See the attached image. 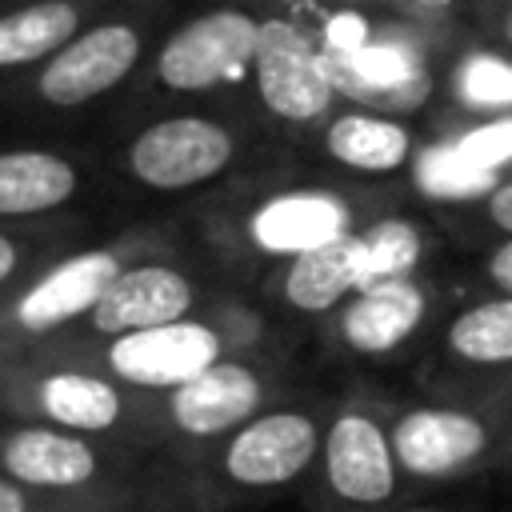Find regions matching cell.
Instances as JSON below:
<instances>
[{
	"label": "cell",
	"mask_w": 512,
	"mask_h": 512,
	"mask_svg": "<svg viewBox=\"0 0 512 512\" xmlns=\"http://www.w3.org/2000/svg\"><path fill=\"white\" fill-rule=\"evenodd\" d=\"M260 20L240 8H212L180 24L156 56V72L176 92H204L232 84L252 68Z\"/></svg>",
	"instance_id": "1"
},
{
	"label": "cell",
	"mask_w": 512,
	"mask_h": 512,
	"mask_svg": "<svg viewBox=\"0 0 512 512\" xmlns=\"http://www.w3.org/2000/svg\"><path fill=\"white\" fill-rule=\"evenodd\" d=\"M252 76L260 100L280 120H316L332 104V72L324 48H316L296 24L288 20H260Z\"/></svg>",
	"instance_id": "2"
},
{
	"label": "cell",
	"mask_w": 512,
	"mask_h": 512,
	"mask_svg": "<svg viewBox=\"0 0 512 512\" xmlns=\"http://www.w3.org/2000/svg\"><path fill=\"white\" fill-rule=\"evenodd\" d=\"M232 160V136L204 116H172L132 140L128 164L152 188H188L212 180Z\"/></svg>",
	"instance_id": "3"
},
{
	"label": "cell",
	"mask_w": 512,
	"mask_h": 512,
	"mask_svg": "<svg viewBox=\"0 0 512 512\" xmlns=\"http://www.w3.org/2000/svg\"><path fill=\"white\" fill-rule=\"evenodd\" d=\"M140 60V32L132 24H96L56 48L40 72V96L56 108L96 100L116 88Z\"/></svg>",
	"instance_id": "4"
},
{
	"label": "cell",
	"mask_w": 512,
	"mask_h": 512,
	"mask_svg": "<svg viewBox=\"0 0 512 512\" xmlns=\"http://www.w3.org/2000/svg\"><path fill=\"white\" fill-rule=\"evenodd\" d=\"M216 332L188 320H168L152 328L124 332L112 344V368L144 388H176L216 364Z\"/></svg>",
	"instance_id": "5"
},
{
	"label": "cell",
	"mask_w": 512,
	"mask_h": 512,
	"mask_svg": "<svg viewBox=\"0 0 512 512\" xmlns=\"http://www.w3.org/2000/svg\"><path fill=\"white\" fill-rule=\"evenodd\" d=\"M336 92L352 100H368L380 108H412L420 104L428 80L412 48L368 40L356 52H324Z\"/></svg>",
	"instance_id": "6"
},
{
	"label": "cell",
	"mask_w": 512,
	"mask_h": 512,
	"mask_svg": "<svg viewBox=\"0 0 512 512\" xmlns=\"http://www.w3.org/2000/svg\"><path fill=\"white\" fill-rule=\"evenodd\" d=\"M316 452V428L300 412H272L248 424L228 448V472L240 484H284Z\"/></svg>",
	"instance_id": "7"
},
{
	"label": "cell",
	"mask_w": 512,
	"mask_h": 512,
	"mask_svg": "<svg viewBox=\"0 0 512 512\" xmlns=\"http://www.w3.org/2000/svg\"><path fill=\"white\" fill-rule=\"evenodd\" d=\"M192 304V288L172 268H132L120 272L92 308L100 332H136L152 324L180 320Z\"/></svg>",
	"instance_id": "8"
},
{
	"label": "cell",
	"mask_w": 512,
	"mask_h": 512,
	"mask_svg": "<svg viewBox=\"0 0 512 512\" xmlns=\"http://www.w3.org/2000/svg\"><path fill=\"white\" fill-rule=\"evenodd\" d=\"M484 448V428L468 412L420 408L400 420L392 436V452L416 476H444L468 464Z\"/></svg>",
	"instance_id": "9"
},
{
	"label": "cell",
	"mask_w": 512,
	"mask_h": 512,
	"mask_svg": "<svg viewBox=\"0 0 512 512\" xmlns=\"http://www.w3.org/2000/svg\"><path fill=\"white\" fill-rule=\"evenodd\" d=\"M120 276V264L112 252H84L64 260L60 268H52L36 288L24 292L16 316L24 328L44 332L56 328L64 320H72L84 308H96V300L104 296V288Z\"/></svg>",
	"instance_id": "10"
},
{
	"label": "cell",
	"mask_w": 512,
	"mask_h": 512,
	"mask_svg": "<svg viewBox=\"0 0 512 512\" xmlns=\"http://www.w3.org/2000/svg\"><path fill=\"white\" fill-rule=\"evenodd\" d=\"M328 484L356 504H376L392 492V448L364 416H344L328 432L324 448Z\"/></svg>",
	"instance_id": "11"
},
{
	"label": "cell",
	"mask_w": 512,
	"mask_h": 512,
	"mask_svg": "<svg viewBox=\"0 0 512 512\" xmlns=\"http://www.w3.org/2000/svg\"><path fill=\"white\" fill-rule=\"evenodd\" d=\"M256 404H260V384L240 364H208L172 392V416L192 436L224 432L240 424V416H248Z\"/></svg>",
	"instance_id": "12"
},
{
	"label": "cell",
	"mask_w": 512,
	"mask_h": 512,
	"mask_svg": "<svg viewBox=\"0 0 512 512\" xmlns=\"http://www.w3.org/2000/svg\"><path fill=\"white\" fill-rule=\"evenodd\" d=\"M348 212L340 200L320 196V192H292L268 200L252 216V240L264 252H308L316 244H328L344 236Z\"/></svg>",
	"instance_id": "13"
},
{
	"label": "cell",
	"mask_w": 512,
	"mask_h": 512,
	"mask_svg": "<svg viewBox=\"0 0 512 512\" xmlns=\"http://www.w3.org/2000/svg\"><path fill=\"white\" fill-rule=\"evenodd\" d=\"M420 316H424V292L408 284V276L384 280L364 288L360 300L348 308L344 336L360 352H388L420 324Z\"/></svg>",
	"instance_id": "14"
},
{
	"label": "cell",
	"mask_w": 512,
	"mask_h": 512,
	"mask_svg": "<svg viewBox=\"0 0 512 512\" xmlns=\"http://www.w3.org/2000/svg\"><path fill=\"white\" fill-rule=\"evenodd\" d=\"M360 252H364L360 236H348V232L308 252H296L284 280V296L308 312L332 308L348 288H360Z\"/></svg>",
	"instance_id": "15"
},
{
	"label": "cell",
	"mask_w": 512,
	"mask_h": 512,
	"mask_svg": "<svg viewBox=\"0 0 512 512\" xmlns=\"http://www.w3.org/2000/svg\"><path fill=\"white\" fill-rule=\"evenodd\" d=\"M4 464L16 480L40 484V488H72L96 472V456L88 444L48 432V428H24L8 440Z\"/></svg>",
	"instance_id": "16"
},
{
	"label": "cell",
	"mask_w": 512,
	"mask_h": 512,
	"mask_svg": "<svg viewBox=\"0 0 512 512\" xmlns=\"http://www.w3.org/2000/svg\"><path fill=\"white\" fill-rule=\"evenodd\" d=\"M76 172L52 152H0V216H28L64 204Z\"/></svg>",
	"instance_id": "17"
},
{
	"label": "cell",
	"mask_w": 512,
	"mask_h": 512,
	"mask_svg": "<svg viewBox=\"0 0 512 512\" xmlns=\"http://www.w3.org/2000/svg\"><path fill=\"white\" fill-rule=\"evenodd\" d=\"M80 28V8L68 0H40L0 16V68L48 60Z\"/></svg>",
	"instance_id": "18"
},
{
	"label": "cell",
	"mask_w": 512,
	"mask_h": 512,
	"mask_svg": "<svg viewBox=\"0 0 512 512\" xmlns=\"http://www.w3.org/2000/svg\"><path fill=\"white\" fill-rule=\"evenodd\" d=\"M328 152L348 164V168H360V172H392L408 160V132L396 124V120H384V116H368V112H348V116H336L328 124V136H324Z\"/></svg>",
	"instance_id": "19"
},
{
	"label": "cell",
	"mask_w": 512,
	"mask_h": 512,
	"mask_svg": "<svg viewBox=\"0 0 512 512\" xmlns=\"http://www.w3.org/2000/svg\"><path fill=\"white\" fill-rule=\"evenodd\" d=\"M40 404L52 420H60L68 428H84V432L112 428L116 416H120L116 388L96 380V376H80V372L48 376L44 388H40Z\"/></svg>",
	"instance_id": "20"
},
{
	"label": "cell",
	"mask_w": 512,
	"mask_h": 512,
	"mask_svg": "<svg viewBox=\"0 0 512 512\" xmlns=\"http://www.w3.org/2000/svg\"><path fill=\"white\" fill-rule=\"evenodd\" d=\"M416 184L436 200H472V196H484L496 188V168L472 164L452 140V144H436V148L420 152Z\"/></svg>",
	"instance_id": "21"
},
{
	"label": "cell",
	"mask_w": 512,
	"mask_h": 512,
	"mask_svg": "<svg viewBox=\"0 0 512 512\" xmlns=\"http://www.w3.org/2000/svg\"><path fill=\"white\" fill-rule=\"evenodd\" d=\"M360 292L384 280H400L412 272L420 256V236L404 220H380L360 236Z\"/></svg>",
	"instance_id": "22"
},
{
	"label": "cell",
	"mask_w": 512,
	"mask_h": 512,
	"mask_svg": "<svg viewBox=\"0 0 512 512\" xmlns=\"http://www.w3.org/2000/svg\"><path fill=\"white\" fill-rule=\"evenodd\" d=\"M448 340L464 360H480V364L512 360V296L464 312L452 324Z\"/></svg>",
	"instance_id": "23"
},
{
	"label": "cell",
	"mask_w": 512,
	"mask_h": 512,
	"mask_svg": "<svg viewBox=\"0 0 512 512\" xmlns=\"http://www.w3.org/2000/svg\"><path fill=\"white\" fill-rule=\"evenodd\" d=\"M460 96L472 108H512V64L500 56H468L460 68Z\"/></svg>",
	"instance_id": "24"
},
{
	"label": "cell",
	"mask_w": 512,
	"mask_h": 512,
	"mask_svg": "<svg viewBox=\"0 0 512 512\" xmlns=\"http://www.w3.org/2000/svg\"><path fill=\"white\" fill-rule=\"evenodd\" d=\"M456 148H460L472 164H480V168H500V164H508V160H512V116H500V120H488V124L464 132V136L456 140Z\"/></svg>",
	"instance_id": "25"
},
{
	"label": "cell",
	"mask_w": 512,
	"mask_h": 512,
	"mask_svg": "<svg viewBox=\"0 0 512 512\" xmlns=\"http://www.w3.org/2000/svg\"><path fill=\"white\" fill-rule=\"evenodd\" d=\"M360 44H368V24H364V16H356V12H340L328 28H324V52H356Z\"/></svg>",
	"instance_id": "26"
},
{
	"label": "cell",
	"mask_w": 512,
	"mask_h": 512,
	"mask_svg": "<svg viewBox=\"0 0 512 512\" xmlns=\"http://www.w3.org/2000/svg\"><path fill=\"white\" fill-rule=\"evenodd\" d=\"M488 208H492V220H496L500 228H508V232H512V184H496V188H492Z\"/></svg>",
	"instance_id": "27"
},
{
	"label": "cell",
	"mask_w": 512,
	"mask_h": 512,
	"mask_svg": "<svg viewBox=\"0 0 512 512\" xmlns=\"http://www.w3.org/2000/svg\"><path fill=\"white\" fill-rule=\"evenodd\" d=\"M488 272H492V280H496L500 288H508V292H512V240H508L504 248H496V256H492Z\"/></svg>",
	"instance_id": "28"
},
{
	"label": "cell",
	"mask_w": 512,
	"mask_h": 512,
	"mask_svg": "<svg viewBox=\"0 0 512 512\" xmlns=\"http://www.w3.org/2000/svg\"><path fill=\"white\" fill-rule=\"evenodd\" d=\"M0 512H24V496L4 480H0Z\"/></svg>",
	"instance_id": "29"
},
{
	"label": "cell",
	"mask_w": 512,
	"mask_h": 512,
	"mask_svg": "<svg viewBox=\"0 0 512 512\" xmlns=\"http://www.w3.org/2000/svg\"><path fill=\"white\" fill-rule=\"evenodd\" d=\"M12 268H16V248H12V240L0 236V280H4Z\"/></svg>",
	"instance_id": "30"
},
{
	"label": "cell",
	"mask_w": 512,
	"mask_h": 512,
	"mask_svg": "<svg viewBox=\"0 0 512 512\" xmlns=\"http://www.w3.org/2000/svg\"><path fill=\"white\" fill-rule=\"evenodd\" d=\"M412 4H416L420 12H448L456 0H412Z\"/></svg>",
	"instance_id": "31"
},
{
	"label": "cell",
	"mask_w": 512,
	"mask_h": 512,
	"mask_svg": "<svg viewBox=\"0 0 512 512\" xmlns=\"http://www.w3.org/2000/svg\"><path fill=\"white\" fill-rule=\"evenodd\" d=\"M412 512H432V508H412Z\"/></svg>",
	"instance_id": "32"
},
{
	"label": "cell",
	"mask_w": 512,
	"mask_h": 512,
	"mask_svg": "<svg viewBox=\"0 0 512 512\" xmlns=\"http://www.w3.org/2000/svg\"><path fill=\"white\" fill-rule=\"evenodd\" d=\"M508 32H512V20H508Z\"/></svg>",
	"instance_id": "33"
},
{
	"label": "cell",
	"mask_w": 512,
	"mask_h": 512,
	"mask_svg": "<svg viewBox=\"0 0 512 512\" xmlns=\"http://www.w3.org/2000/svg\"><path fill=\"white\" fill-rule=\"evenodd\" d=\"M348 4H356V0H348Z\"/></svg>",
	"instance_id": "34"
}]
</instances>
